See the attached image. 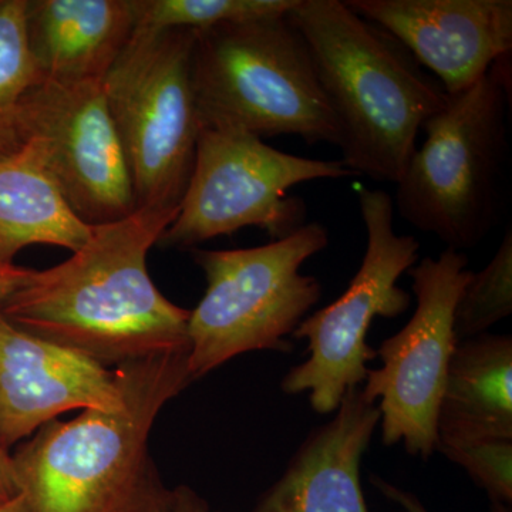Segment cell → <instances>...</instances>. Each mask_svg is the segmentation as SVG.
I'll return each instance as SVG.
<instances>
[{"label":"cell","instance_id":"1","mask_svg":"<svg viewBox=\"0 0 512 512\" xmlns=\"http://www.w3.org/2000/svg\"><path fill=\"white\" fill-rule=\"evenodd\" d=\"M177 214L137 208L93 227L82 248L62 264L33 272L0 313L106 367L188 352L190 311L168 301L147 269L148 252Z\"/></svg>","mask_w":512,"mask_h":512},{"label":"cell","instance_id":"2","mask_svg":"<svg viewBox=\"0 0 512 512\" xmlns=\"http://www.w3.org/2000/svg\"><path fill=\"white\" fill-rule=\"evenodd\" d=\"M113 372L123 409L50 421L12 456L19 494L33 512H148L163 491L148 437L165 404L192 383L188 352Z\"/></svg>","mask_w":512,"mask_h":512},{"label":"cell","instance_id":"3","mask_svg":"<svg viewBox=\"0 0 512 512\" xmlns=\"http://www.w3.org/2000/svg\"><path fill=\"white\" fill-rule=\"evenodd\" d=\"M288 18L308 45L338 124L340 161L356 177L397 184L447 93L406 47L345 0H298Z\"/></svg>","mask_w":512,"mask_h":512},{"label":"cell","instance_id":"4","mask_svg":"<svg viewBox=\"0 0 512 512\" xmlns=\"http://www.w3.org/2000/svg\"><path fill=\"white\" fill-rule=\"evenodd\" d=\"M510 57L466 92L447 94L394 184V210L447 249L476 248L500 221L510 147Z\"/></svg>","mask_w":512,"mask_h":512},{"label":"cell","instance_id":"5","mask_svg":"<svg viewBox=\"0 0 512 512\" xmlns=\"http://www.w3.org/2000/svg\"><path fill=\"white\" fill-rule=\"evenodd\" d=\"M191 76L201 128L339 147L308 45L288 15L195 30Z\"/></svg>","mask_w":512,"mask_h":512},{"label":"cell","instance_id":"6","mask_svg":"<svg viewBox=\"0 0 512 512\" xmlns=\"http://www.w3.org/2000/svg\"><path fill=\"white\" fill-rule=\"evenodd\" d=\"M328 244V228L308 222L261 247L191 249L207 281L188 319L192 382L244 353L292 352L286 338L322 296L318 279L301 268Z\"/></svg>","mask_w":512,"mask_h":512},{"label":"cell","instance_id":"7","mask_svg":"<svg viewBox=\"0 0 512 512\" xmlns=\"http://www.w3.org/2000/svg\"><path fill=\"white\" fill-rule=\"evenodd\" d=\"M195 30H134L104 77L137 208L178 211L201 133L192 87Z\"/></svg>","mask_w":512,"mask_h":512},{"label":"cell","instance_id":"8","mask_svg":"<svg viewBox=\"0 0 512 512\" xmlns=\"http://www.w3.org/2000/svg\"><path fill=\"white\" fill-rule=\"evenodd\" d=\"M352 177L340 160L293 156L244 131L201 128L183 201L158 245L194 249L247 227L284 238L306 224L305 202L289 197L292 187Z\"/></svg>","mask_w":512,"mask_h":512},{"label":"cell","instance_id":"9","mask_svg":"<svg viewBox=\"0 0 512 512\" xmlns=\"http://www.w3.org/2000/svg\"><path fill=\"white\" fill-rule=\"evenodd\" d=\"M366 228V252L346 291L335 302L306 316L293 338L308 340V359L282 379L286 394L308 393L316 413H335L348 390L365 383L367 362L377 352L366 343L376 318H397L412 295L397 285L419 261L420 242L394 229L393 198L382 190L359 192Z\"/></svg>","mask_w":512,"mask_h":512},{"label":"cell","instance_id":"10","mask_svg":"<svg viewBox=\"0 0 512 512\" xmlns=\"http://www.w3.org/2000/svg\"><path fill=\"white\" fill-rule=\"evenodd\" d=\"M416 311L376 350L382 367L367 370L363 396L377 404L386 446L403 443L412 456L436 451L437 414L448 363L457 346L454 312L470 282L464 252L446 249L409 269Z\"/></svg>","mask_w":512,"mask_h":512},{"label":"cell","instance_id":"11","mask_svg":"<svg viewBox=\"0 0 512 512\" xmlns=\"http://www.w3.org/2000/svg\"><path fill=\"white\" fill-rule=\"evenodd\" d=\"M23 146L30 144L74 214L90 227L137 210L133 181L104 84L40 79L20 109Z\"/></svg>","mask_w":512,"mask_h":512},{"label":"cell","instance_id":"12","mask_svg":"<svg viewBox=\"0 0 512 512\" xmlns=\"http://www.w3.org/2000/svg\"><path fill=\"white\" fill-rule=\"evenodd\" d=\"M389 33L447 94L466 92L511 56V0H345Z\"/></svg>","mask_w":512,"mask_h":512},{"label":"cell","instance_id":"13","mask_svg":"<svg viewBox=\"0 0 512 512\" xmlns=\"http://www.w3.org/2000/svg\"><path fill=\"white\" fill-rule=\"evenodd\" d=\"M123 406L114 372L0 313V443L8 450L64 413Z\"/></svg>","mask_w":512,"mask_h":512},{"label":"cell","instance_id":"14","mask_svg":"<svg viewBox=\"0 0 512 512\" xmlns=\"http://www.w3.org/2000/svg\"><path fill=\"white\" fill-rule=\"evenodd\" d=\"M335 413L303 440L251 512H369L360 463L380 423L377 403L353 387Z\"/></svg>","mask_w":512,"mask_h":512},{"label":"cell","instance_id":"15","mask_svg":"<svg viewBox=\"0 0 512 512\" xmlns=\"http://www.w3.org/2000/svg\"><path fill=\"white\" fill-rule=\"evenodd\" d=\"M136 25L134 0H26L30 55L53 82H103Z\"/></svg>","mask_w":512,"mask_h":512},{"label":"cell","instance_id":"16","mask_svg":"<svg viewBox=\"0 0 512 512\" xmlns=\"http://www.w3.org/2000/svg\"><path fill=\"white\" fill-rule=\"evenodd\" d=\"M512 440V338L457 343L437 414V441Z\"/></svg>","mask_w":512,"mask_h":512},{"label":"cell","instance_id":"17","mask_svg":"<svg viewBox=\"0 0 512 512\" xmlns=\"http://www.w3.org/2000/svg\"><path fill=\"white\" fill-rule=\"evenodd\" d=\"M92 232L74 214L30 144L0 160V264H13L32 245L77 251Z\"/></svg>","mask_w":512,"mask_h":512},{"label":"cell","instance_id":"18","mask_svg":"<svg viewBox=\"0 0 512 512\" xmlns=\"http://www.w3.org/2000/svg\"><path fill=\"white\" fill-rule=\"evenodd\" d=\"M40 79L26 35V0H0V160L23 147L20 109Z\"/></svg>","mask_w":512,"mask_h":512},{"label":"cell","instance_id":"19","mask_svg":"<svg viewBox=\"0 0 512 512\" xmlns=\"http://www.w3.org/2000/svg\"><path fill=\"white\" fill-rule=\"evenodd\" d=\"M298 0H134L136 29L204 30L288 15Z\"/></svg>","mask_w":512,"mask_h":512},{"label":"cell","instance_id":"20","mask_svg":"<svg viewBox=\"0 0 512 512\" xmlns=\"http://www.w3.org/2000/svg\"><path fill=\"white\" fill-rule=\"evenodd\" d=\"M512 313V231L508 227L491 261L471 276L454 312L457 342L488 333Z\"/></svg>","mask_w":512,"mask_h":512},{"label":"cell","instance_id":"21","mask_svg":"<svg viewBox=\"0 0 512 512\" xmlns=\"http://www.w3.org/2000/svg\"><path fill=\"white\" fill-rule=\"evenodd\" d=\"M436 451L467 471L494 505L512 501V440L437 441Z\"/></svg>","mask_w":512,"mask_h":512},{"label":"cell","instance_id":"22","mask_svg":"<svg viewBox=\"0 0 512 512\" xmlns=\"http://www.w3.org/2000/svg\"><path fill=\"white\" fill-rule=\"evenodd\" d=\"M148 512H218L190 487L163 488Z\"/></svg>","mask_w":512,"mask_h":512},{"label":"cell","instance_id":"23","mask_svg":"<svg viewBox=\"0 0 512 512\" xmlns=\"http://www.w3.org/2000/svg\"><path fill=\"white\" fill-rule=\"evenodd\" d=\"M373 485L384 495V497L389 498V500L394 501V503L399 504L400 507L403 508L406 512H429L424 508V505L420 503L419 498L416 495L409 493V491H404L402 488L396 487V485L387 483V481L382 480V478L373 476L372 477ZM497 512H507L505 511L504 505H497Z\"/></svg>","mask_w":512,"mask_h":512},{"label":"cell","instance_id":"24","mask_svg":"<svg viewBox=\"0 0 512 512\" xmlns=\"http://www.w3.org/2000/svg\"><path fill=\"white\" fill-rule=\"evenodd\" d=\"M33 272L15 264H0V305L28 284Z\"/></svg>","mask_w":512,"mask_h":512},{"label":"cell","instance_id":"25","mask_svg":"<svg viewBox=\"0 0 512 512\" xmlns=\"http://www.w3.org/2000/svg\"><path fill=\"white\" fill-rule=\"evenodd\" d=\"M18 494L13 458L8 448L0 443V501L10 500Z\"/></svg>","mask_w":512,"mask_h":512},{"label":"cell","instance_id":"26","mask_svg":"<svg viewBox=\"0 0 512 512\" xmlns=\"http://www.w3.org/2000/svg\"><path fill=\"white\" fill-rule=\"evenodd\" d=\"M0 512H33L32 507L22 494L10 498V500L0 501Z\"/></svg>","mask_w":512,"mask_h":512}]
</instances>
